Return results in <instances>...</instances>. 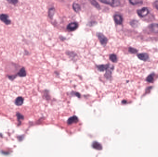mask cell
Returning a JSON list of instances; mask_svg holds the SVG:
<instances>
[{
    "instance_id": "obj_1",
    "label": "cell",
    "mask_w": 158,
    "mask_h": 157,
    "mask_svg": "<svg viewBox=\"0 0 158 157\" xmlns=\"http://www.w3.org/2000/svg\"><path fill=\"white\" fill-rule=\"evenodd\" d=\"M100 2L104 4L110 5L113 7H116L119 6L120 4L119 0H99Z\"/></svg>"
},
{
    "instance_id": "obj_2",
    "label": "cell",
    "mask_w": 158,
    "mask_h": 157,
    "mask_svg": "<svg viewBox=\"0 0 158 157\" xmlns=\"http://www.w3.org/2000/svg\"><path fill=\"white\" fill-rule=\"evenodd\" d=\"M137 13L138 15L141 17H144L147 16L149 14V10L147 8H143L137 10Z\"/></svg>"
},
{
    "instance_id": "obj_3",
    "label": "cell",
    "mask_w": 158,
    "mask_h": 157,
    "mask_svg": "<svg viewBox=\"0 0 158 157\" xmlns=\"http://www.w3.org/2000/svg\"><path fill=\"white\" fill-rule=\"evenodd\" d=\"M0 20L7 25H9L11 24V21L9 20V16L7 14H0Z\"/></svg>"
},
{
    "instance_id": "obj_4",
    "label": "cell",
    "mask_w": 158,
    "mask_h": 157,
    "mask_svg": "<svg viewBox=\"0 0 158 157\" xmlns=\"http://www.w3.org/2000/svg\"><path fill=\"white\" fill-rule=\"evenodd\" d=\"M97 36H98L100 43L102 44V45H106L108 42V39L103 34L101 33H98L97 34Z\"/></svg>"
},
{
    "instance_id": "obj_5",
    "label": "cell",
    "mask_w": 158,
    "mask_h": 157,
    "mask_svg": "<svg viewBox=\"0 0 158 157\" xmlns=\"http://www.w3.org/2000/svg\"><path fill=\"white\" fill-rule=\"evenodd\" d=\"M79 24L76 22H73L68 24L67 26V29L69 31H74V30H76L78 28Z\"/></svg>"
},
{
    "instance_id": "obj_6",
    "label": "cell",
    "mask_w": 158,
    "mask_h": 157,
    "mask_svg": "<svg viewBox=\"0 0 158 157\" xmlns=\"http://www.w3.org/2000/svg\"><path fill=\"white\" fill-rule=\"evenodd\" d=\"M150 30L154 33H158V24H152L148 27Z\"/></svg>"
},
{
    "instance_id": "obj_7",
    "label": "cell",
    "mask_w": 158,
    "mask_h": 157,
    "mask_svg": "<svg viewBox=\"0 0 158 157\" xmlns=\"http://www.w3.org/2000/svg\"><path fill=\"white\" fill-rule=\"evenodd\" d=\"M79 121V119L77 116H73V117H70L69 118L68 121H67V123L68 125H71L73 123H76Z\"/></svg>"
},
{
    "instance_id": "obj_8",
    "label": "cell",
    "mask_w": 158,
    "mask_h": 157,
    "mask_svg": "<svg viewBox=\"0 0 158 157\" xmlns=\"http://www.w3.org/2000/svg\"><path fill=\"white\" fill-rule=\"evenodd\" d=\"M114 20L116 24H121L122 23L123 18L120 15H115L114 16Z\"/></svg>"
},
{
    "instance_id": "obj_9",
    "label": "cell",
    "mask_w": 158,
    "mask_h": 157,
    "mask_svg": "<svg viewBox=\"0 0 158 157\" xmlns=\"http://www.w3.org/2000/svg\"><path fill=\"white\" fill-rule=\"evenodd\" d=\"M98 70L100 72H104V71H106L110 68V65L106 64V65H101L97 66Z\"/></svg>"
},
{
    "instance_id": "obj_10",
    "label": "cell",
    "mask_w": 158,
    "mask_h": 157,
    "mask_svg": "<svg viewBox=\"0 0 158 157\" xmlns=\"http://www.w3.org/2000/svg\"><path fill=\"white\" fill-rule=\"evenodd\" d=\"M114 68L113 66H112L110 68H109L107 70H106V74H104V77L108 79H110L112 77V71Z\"/></svg>"
},
{
    "instance_id": "obj_11",
    "label": "cell",
    "mask_w": 158,
    "mask_h": 157,
    "mask_svg": "<svg viewBox=\"0 0 158 157\" xmlns=\"http://www.w3.org/2000/svg\"><path fill=\"white\" fill-rule=\"evenodd\" d=\"M92 147L94 148V149H96V150H101L103 147H102V146L100 143H99L97 141H95L92 143Z\"/></svg>"
},
{
    "instance_id": "obj_12",
    "label": "cell",
    "mask_w": 158,
    "mask_h": 157,
    "mask_svg": "<svg viewBox=\"0 0 158 157\" xmlns=\"http://www.w3.org/2000/svg\"><path fill=\"white\" fill-rule=\"evenodd\" d=\"M138 57L141 60H142L143 61H147L149 58V56L146 53H142L138 54Z\"/></svg>"
},
{
    "instance_id": "obj_13",
    "label": "cell",
    "mask_w": 158,
    "mask_h": 157,
    "mask_svg": "<svg viewBox=\"0 0 158 157\" xmlns=\"http://www.w3.org/2000/svg\"><path fill=\"white\" fill-rule=\"evenodd\" d=\"M24 99L22 97H18L16 98L15 101V105L18 106H20L22 105L24 103Z\"/></svg>"
},
{
    "instance_id": "obj_14",
    "label": "cell",
    "mask_w": 158,
    "mask_h": 157,
    "mask_svg": "<svg viewBox=\"0 0 158 157\" xmlns=\"http://www.w3.org/2000/svg\"><path fill=\"white\" fill-rule=\"evenodd\" d=\"M18 76L20 77H24L26 75V72L25 69L24 67L22 68L19 72H18Z\"/></svg>"
},
{
    "instance_id": "obj_15",
    "label": "cell",
    "mask_w": 158,
    "mask_h": 157,
    "mask_svg": "<svg viewBox=\"0 0 158 157\" xmlns=\"http://www.w3.org/2000/svg\"><path fill=\"white\" fill-rule=\"evenodd\" d=\"M73 8L74 11L76 12H79L81 9L80 5L77 3H74V4H73Z\"/></svg>"
},
{
    "instance_id": "obj_16",
    "label": "cell",
    "mask_w": 158,
    "mask_h": 157,
    "mask_svg": "<svg viewBox=\"0 0 158 157\" xmlns=\"http://www.w3.org/2000/svg\"><path fill=\"white\" fill-rule=\"evenodd\" d=\"M129 2L131 4L133 5L142 4L143 0H129Z\"/></svg>"
},
{
    "instance_id": "obj_17",
    "label": "cell",
    "mask_w": 158,
    "mask_h": 157,
    "mask_svg": "<svg viewBox=\"0 0 158 157\" xmlns=\"http://www.w3.org/2000/svg\"><path fill=\"white\" fill-rule=\"evenodd\" d=\"M110 60L113 62L116 63L118 61L117 56L115 54H112L110 55Z\"/></svg>"
},
{
    "instance_id": "obj_18",
    "label": "cell",
    "mask_w": 158,
    "mask_h": 157,
    "mask_svg": "<svg viewBox=\"0 0 158 157\" xmlns=\"http://www.w3.org/2000/svg\"><path fill=\"white\" fill-rule=\"evenodd\" d=\"M89 1L92 5L95 7L96 8L100 9V6L98 3L96 2V0H89Z\"/></svg>"
},
{
    "instance_id": "obj_19",
    "label": "cell",
    "mask_w": 158,
    "mask_h": 157,
    "mask_svg": "<svg viewBox=\"0 0 158 157\" xmlns=\"http://www.w3.org/2000/svg\"><path fill=\"white\" fill-rule=\"evenodd\" d=\"M55 10L54 8H51L49 9L48 15H49V16L50 18H52L54 16V14H55Z\"/></svg>"
},
{
    "instance_id": "obj_20",
    "label": "cell",
    "mask_w": 158,
    "mask_h": 157,
    "mask_svg": "<svg viewBox=\"0 0 158 157\" xmlns=\"http://www.w3.org/2000/svg\"><path fill=\"white\" fill-rule=\"evenodd\" d=\"M154 77L153 74H151L150 75H149L147 78V81L149 83H152L153 81H154Z\"/></svg>"
},
{
    "instance_id": "obj_21",
    "label": "cell",
    "mask_w": 158,
    "mask_h": 157,
    "mask_svg": "<svg viewBox=\"0 0 158 157\" xmlns=\"http://www.w3.org/2000/svg\"><path fill=\"white\" fill-rule=\"evenodd\" d=\"M130 24L133 27H136L137 26H138V22L136 20H132L130 22Z\"/></svg>"
},
{
    "instance_id": "obj_22",
    "label": "cell",
    "mask_w": 158,
    "mask_h": 157,
    "mask_svg": "<svg viewBox=\"0 0 158 157\" xmlns=\"http://www.w3.org/2000/svg\"><path fill=\"white\" fill-rule=\"evenodd\" d=\"M6 1L10 4L14 5H15L18 3V0H6Z\"/></svg>"
},
{
    "instance_id": "obj_23",
    "label": "cell",
    "mask_w": 158,
    "mask_h": 157,
    "mask_svg": "<svg viewBox=\"0 0 158 157\" xmlns=\"http://www.w3.org/2000/svg\"><path fill=\"white\" fill-rule=\"evenodd\" d=\"M128 51L132 54H136L137 52V50L134 48H128Z\"/></svg>"
},
{
    "instance_id": "obj_24",
    "label": "cell",
    "mask_w": 158,
    "mask_h": 157,
    "mask_svg": "<svg viewBox=\"0 0 158 157\" xmlns=\"http://www.w3.org/2000/svg\"><path fill=\"white\" fill-rule=\"evenodd\" d=\"M17 118H18V121H20V120H22V119H24V116H22L21 114L19 113V112L17 114Z\"/></svg>"
},
{
    "instance_id": "obj_25",
    "label": "cell",
    "mask_w": 158,
    "mask_h": 157,
    "mask_svg": "<svg viewBox=\"0 0 158 157\" xmlns=\"http://www.w3.org/2000/svg\"><path fill=\"white\" fill-rule=\"evenodd\" d=\"M72 95H74V96H76L77 97H80V93H78V92H73L72 93Z\"/></svg>"
},
{
    "instance_id": "obj_26",
    "label": "cell",
    "mask_w": 158,
    "mask_h": 157,
    "mask_svg": "<svg viewBox=\"0 0 158 157\" xmlns=\"http://www.w3.org/2000/svg\"><path fill=\"white\" fill-rule=\"evenodd\" d=\"M154 8H156L157 10H158V1H156L155 2H154Z\"/></svg>"
}]
</instances>
